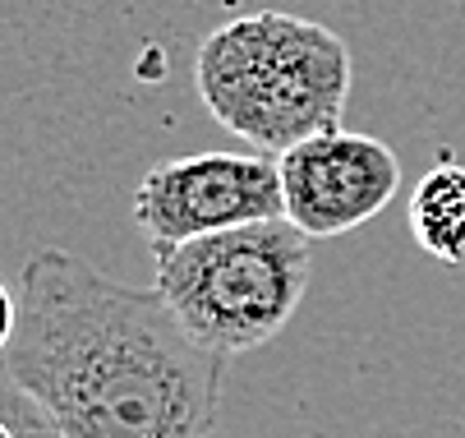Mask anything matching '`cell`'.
Wrapping results in <instances>:
<instances>
[{
    "mask_svg": "<svg viewBox=\"0 0 465 438\" xmlns=\"http://www.w3.org/2000/svg\"><path fill=\"white\" fill-rule=\"evenodd\" d=\"M0 369L64 438H213L226 355L198 342L157 286L42 249L24 264Z\"/></svg>",
    "mask_w": 465,
    "mask_h": 438,
    "instance_id": "1",
    "label": "cell"
},
{
    "mask_svg": "<svg viewBox=\"0 0 465 438\" xmlns=\"http://www.w3.org/2000/svg\"><path fill=\"white\" fill-rule=\"evenodd\" d=\"M193 84L222 130L253 153L282 157L341 124L351 102V46L318 19L258 10L203 37Z\"/></svg>",
    "mask_w": 465,
    "mask_h": 438,
    "instance_id": "2",
    "label": "cell"
},
{
    "mask_svg": "<svg viewBox=\"0 0 465 438\" xmlns=\"http://www.w3.org/2000/svg\"><path fill=\"white\" fill-rule=\"evenodd\" d=\"M309 240L291 217L166 240L153 244V286L198 342L231 360L268 346L300 314L313 277Z\"/></svg>",
    "mask_w": 465,
    "mask_h": 438,
    "instance_id": "3",
    "label": "cell"
},
{
    "mask_svg": "<svg viewBox=\"0 0 465 438\" xmlns=\"http://www.w3.org/2000/svg\"><path fill=\"white\" fill-rule=\"evenodd\" d=\"M262 217H286L282 171L268 153L171 157L157 162L134 190V222L148 244L193 240Z\"/></svg>",
    "mask_w": 465,
    "mask_h": 438,
    "instance_id": "4",
    "label": "cell"
},
{
    "mask_svg": "<svg viewBox=\"0 0 465 438\" xmlns=\"http://www.w3.org/2000/svg\"><path fill=\"white\" fill-rule=\"evenodd\" d=\"M286 217L313 235H346L373 222L401 190V162L396 153L355 130H322L277 157Z\"/></svg>",
    "mask_w": 465,
    "mask_h": 438,
    "instance_id": "5",
    "label": "cell"
},
{
    "mask_svg": "<svg viewBox=\"0 0 465 438\" xmlns=\"http://www.w3.org/2000/svg\"><path fill=\"white\" fill-rule=\"evenodd\" d=\"M411 235L429 259L465 268V162L438 157L411 194Z\"/></svg>",
    "mask_w": 465,
    "mask_h": 438,
    "instance_id": "6",
    "label": "cell"
},
{
    "mask_svg": "<svg viewBox=\"0 0 465 438\" xmlns=\"http://www.w3.org/2000/svg\"><path fill=\"white\" fill-rule=\"evenodd\" d=\"M0 415H5L15 424V438H64L60 424L46 415L42 402H33L19 383L10 379H0Z\"/></svg>",
    "mask_w": 465,
    "mask_h": 438,
    "instance_id": "7",
    "label": "cell"
},
{
    "mask_svg": "<svg viewBox=\"0 0 465 438\" xmlns=\"http://www.w3.org/2000/svg\"><path fill=\"white\" fill-rule=\"evenodd\" d=\"M15 328H19V295H10L5 282H0V355H5Z\"/></svg>",
    "mask_w": 465,
    "mask_h": 438,
    "instance_id": "8",
    "label": "cell"
},
{
    "mask_svg": "<svg viewBox=\"0 0 465 438\" xmlns=\"http://www.w3.org/2000/svg\"><path fill=\"white\" fill-rule=\"evenodd\" d=\"M0 438H15V424H10L5 415H0Z\"/></svg>",
    "mask_w": 465,
    "mask_h": 438,
    "instance_id": "9",
    "label": "cell"
}]
</instances>
